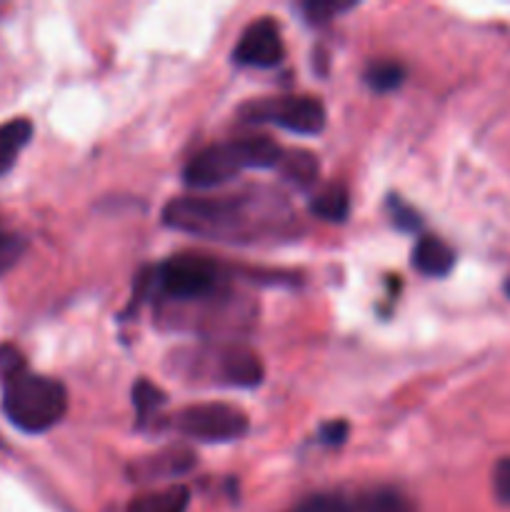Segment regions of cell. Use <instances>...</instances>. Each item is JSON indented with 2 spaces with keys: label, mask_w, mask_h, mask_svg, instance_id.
I'll use <instances>...</instances> for the list:
<instances>
[{
  "label": "cell",
  "mask_w": 510,
  "mask_h": 512,
  "mask_svg": "<svg viewBox=\"0 0 510 512\" xmlns=\"http://www.w3.org/2000/svg\"><path fill=\"white\" fill-rule=\"evenodd\" d=\"M163 223L180 233L203 235L215 240L253 238L273 223H285L273 208H265L258 198H178L163 210Z\"/></svg>",
  "instance_id": "obj_1"
},
{
  "label": "cell",
  "mask_w": 510,
  "mask_h": 512,
  "mask_svg": "<svg viewBox=\"0 0 510 512\" xmlns=\"http://www.w3.org/2000/svg\"><path fill=\"white\" fill-rule=\"evenodd\" d=\"M228 290V270L205 255H173L138 278V298L158 293L173 303L220 300Z\"/></svg>",
  "instance_id": "obj_2"
},
{
  "label": "cell",
  "mask_w": 510,
  "mask_h": 512,
  "mask_svg": "<svg viewBox=\"0 0 510 512\" xmlns=\"http://www.w3.org/2000/svg\"><path fill=\"white\" fill-rule=\"evenodd\" d=\"M68 393L63 383L20 368L3 378V413L18 430L30 435L48 433L63 420Z\"/></svg>",
  "instance_id": "obj_3"
},
{
  "label": "cell",
  "mask_w": 510,
  "mask_h": 512,
  "mask_svg": "<svg viewBox=\"0 0 510 512\" xmlns=\"http://www.w3.org/2000/svg\"><path fill=\"white\" fill-rule=\"evenodd\" d=\"M285 150L270 138H245L203 148L185 165L183 180L190 188H215L245 170L278 168Z\"/></svg>",
  "instance_id": "obj_4"
},
{
  "label": "cell",
  "mask_w": 510,
  "mask_h": 512,
  "mask_svg": "<svg viewBox=\"0 0 510 512\" xmlns=\"http://www.w3.org/2000/svg\"><path fill=\"white\" fill-rule=\"evenodd\" d=\"M245 123H270L295 135H318L325 128V105L313 95L250 100L240 108Z\"/></svg>",
  "instance_id": "obj_5"
},
{
  "label": "cell",
  "mask_w": 510,
  "mask_h": 512,
  "mask_svg": "<svg viewBox=\"0 0 510 512\" xmlns=\"http://www.w3.org/2000/svg\"><path fill=\"white\" fill-rule=\"evenodd\" d=\"M170 428L198 443H233L250 430L248 415L233 405H190L170 418Z\"/></svg>",
  "instance_id": "obj_6"
},
{
  "label": "cell",
  "mask_w": 510,
  "mask_h": 512,
  "mask_svg": "<svg viewBox=\"0 0 510 512\" xmlns=\"http://www.w3.org/2000/svg\"><path fill=\"white\" fill-rule=\"evenodd\" d=\"M285 45L280 38L278 25L270 18L255 20L243 35H240L238 45L233 50V60L238 65H248V68H275L283 63Z\"/></svg>",
  "instance_id": "obj_7"
},
{
  "label": "cell",
  "mask_w": 510,
  "mask_h": 512,
  "mask_svg": "<svg viewBox=\"0 0 510 512\" xmlns=\"http://www.w3.org/2000/svg\"><path fill=\"white\" fill-rule=\"evenodd\" d=\"M220 378L235 388H258L263 383V363L245 345H230L220 353Z\"/></svg>",
  "instance_id": "obj_8"
},
{
  "label": "cell",
  "mask_w": 510,
  "mask_h": 512,
  "mask_svg": "<svg viewBox=\"0 0 510 512\" xmlns=\"http://www.w3.org/2000/svg\"><path fill=\"white\" fill-rule=\"evenodd\" d=\"M453 265L455 253L445 240L425 235L413 248V268H418V273L428 275V278H445Z\"/></svg>",
  "instance_id": "obj_9"
},
{
  "label": "cell",
  "mask_w": 510,
  "mask_h": 512,
  "mask_svg": "<svg viewBox=\"0 0 510 512\" xmlns=\"http://www.w3.org/2000/svg\"><path fill=\"white\" fill-rule=\"evenodd\" d=\"M195 465V455L185 448H170L165 453L153 455L148 460H140L133 465V475L140 480H153V478H175V475L188 473Z\"/></svg>",
  "instance_id": "obj_10"
},
{
  "label": "cell",
  "mask_w": 510,
  "mask_h": 512,
  "mask_svg": "<svg viewBox=\"0 0 510 512\" xmlns=\"http://www.w3.org/2000/svg\"><path fill=\"white\" fill-rule=\"evenodd\" d=\"M188 505L190 490L185 488V485H170V488L138 495V498L128 505V512H185Z\"/></svg>",
  "instance_id": "obj_11"
},
{
  "label": "cell",
  "mask_w": 510,
  "mask_h": 512,
  "mask_svg": "<svg viewBox=\"0 0 510 512\" xmlns=\"http://www.w3.org/2000/svg\"><path fill=\"white\" fill-rule=\"evenodd\" d=\"M33 138V123L28 118H15L0 125V175L8 173L18 160L20 150Z\"/></svg>",
  "instance_id": "obj_12"
},
{
  "label": "cell",
  "mask_w": 510,
  "mask_h": 512,
  "mask_svg": "<svg viewBox=\"0 0 510 512\" xmlns=\"http://www.w3.org/2000/svg\"><path fill=\"white\" fill-rule=\"evenodd\" d=\"M310 213L318 215V218L330 220V223H343L350 213V195L348 188L340 183L325 185L323 190L313 195L310 200Z\"/></svg>",
  "instance_id": "obj_13"
},
{
  "label": "cell",
  "mask_w": 510,
  "mask_h": 512,
  "mask_svg": "<svg viewBox=\"0 0 510 512\" xmlns=\"http://www.w3.org/2000/svg\"><path fill=\"white\" fill-rule=\"evenodd\" d=\"M280 175H283L288 183H295L298 188H310V185L318 180V158L313 153H305V150H290L283 153L278 165Z\"/></svg>",
  "instance_id": "obj_14"
},
{
  "label": "cell",
  "mask_w": 510,
  "mask_h": 512,
  "mask_svg": "<svg viewBox=\"0 0 510 512\" xmlns=\"http://www.w3.org/2000/svg\"><path fill=\"white\" fill-rule=\"evenodd\" d=\"M165 403H168V395H165L158 385L148 383L145 378H140L138 383L133 385V408L140 425H148L153 423V420H158Z\"/></svg>",
  "instance_id": "obj_15"
},
{
  "label": "cell",
  "mask_w": 510,
  "mask_h": 512,
  "mask_svg": "<svg viewBox=\"0 0 510 512\" xmlns=\"http://www.w3.org/2000/svg\"><path fill=\"white\" fill-rule=\"evenodd\" d=\"M353 512H413L408 500L390 488L368 490L353 503Z\"/></svg>",
  "instance_id": "obj_16"
},
{
  "label": "cell",
  "mask_w": 510,
  "mask_h": 512,
  "mask_svg": "<svg viewBox=\"0 0 510 512\" xmlns=\"http://www.w3.org/2000/svg\"><path fill=\"white\" fill-rule=\"evenodd\" d=\"M365 83L368 88L378 90V93H390V90L400 88L405 80V68L395 60H375L365 70Z\"/></svg>",
  "instance_id": "obj_17"
},
{
  "label": "cell",
  "mask_w": 510,
  "mask_h": 512,
  "mask_svg": "<svg viewBox=\"0 0 510 512\" xmlns=\"http://www.w3.org/2000/svg\"><path fill=\"white\" fill-rule=\"evenodd\" d=\"M353 8V3H333V0H308V3L300 5L303 10V18L310 25H325L340 13H348Z\"/></svg>",
  "instance_id": "obj_18"
},
{
  "label": "cell",
  "mask_w": 510,
  "mask_h": 512,
  "mask_svg": "<svg viewBox=\"0 0 510 512\" xmlns=\"http://www.w3.org/2000/svg\"><path fill=\"white\" fill-rule=\"evenodd\" d=\"M25 250V240L15 233H5L0 228V275L13 268Z\"/></svg>",
  "instance_id": "obj_19"
},
{
  "label": "cell",
  "mask_w": 510,
  "mask_h": 512,
  "mask_svg": "<svg viewBox=\"0 0 510 512\" xmlns=\"http://www.w3.org/2000/svg\"><path fill=\"white\" fill-rule=\"evenodd\" d=\"M293 512H353V503H348L340 495H315V498H308L303 505H298Z\"/></svg>",
  "instance_id": "obj_20"
},
{
  "label": "cell",
  "mask_w": 510,
  "mask_h": 512,
  "mask_svg": "<svg viewBox=\"0 0 510 512\" xmlns=\"http://www.w3.org/2000/svg\"><path fill=\"white\" fill-rule=\"evenodd\" d=\"M388 208H390V218H393V223L398 225L400 230H405V233H413V230L420 228V215L415 213L410 205H405L400 198H390Z\"/></svg>",
  "instance_id": "obj_21"
},
{
  "label": "cell",
  "mask_w": 510,
  "mask_h": 512,
  "mask_svg": "<svg viewBox=\"0 0 510 512\" xmlns=\"http://www.w3.org/2000/svg\"><path fill=\"white\" fill-rule=\"evenodd\" d=\"M493 490L495 498L503 505H510V458H503L495 465L493 473Z\"/></svg>",
  "instance_id": "obj_22"
},
{
  "label": "cell",
  "mask_w": 510,
  "mask_h": 512,
  "mask_svg": "<svg viewBox=\"0 0 510 512\" xmlns=\"http://www.w3.org/2000/svg\"><path fill=\"white\" fill-rule=\"evenodd\" d=\"M348 430V423H343V420H330V423H325L323 428H320V443L343 445V440L348 438Z\"/></svg>",
  "instance_id": "obj_23"
},
{
  "label": "cell",
  "mask_w": 510,
  "mask_h": 512,
  "mask_svg": "<svg viewBox=\"0 0 510 512\" xmlns=\"http://www.w3.org/2000/svg\"><path fill=\"white\" fill-rule=\"evenodd\" d=\"M508 295H510V285H508Z\"/></svg>",
  "instance_id": "obj_24"
}]
</instances>
